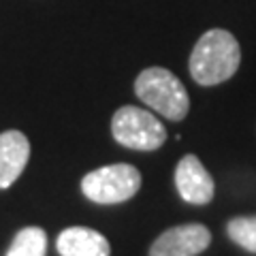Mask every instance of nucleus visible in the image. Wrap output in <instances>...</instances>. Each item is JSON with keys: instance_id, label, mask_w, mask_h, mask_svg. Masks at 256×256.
I'll use <instances>...</instances> for the list:
<instances>
[{"instance_id": "1", "label": "nucleus", "mask_w": 256, "mask_h": 256, "mask_svg": "<svg viewBox=\"0 0 256 256\" xmlns=\"http://www.w3.org/2000/svg\"><path fill=\"white\" fill-rule=\"evenodd\" d=\"M242 62V50L228 30H207L190 54V75L198 86H218L230 79Z\"/></svg>"}, {"instance_id": "2", "label": "nucleus", "mask_w": 256, "mask_h": 256, "mask_svg": "<svg viewBox=\"0 0 256 256\" xmlns=\"http://www.w3.org/2000/svg\"><path fill=\"white\" fill-rule=\"evenodd\" d=\"M134 92L150 109L158 111L160 116L180 122L188 116L190 98L184 84L171 70L162 66H150L137 77Z\"/></svg>"}, {"instance_id": "3", "label": "nucleus", "mask_w": 256, "mask_h": 256, "mask_svg": "<svg viewBox=\"0 0 256 256\" xmlns=\"http://www.w3.org/2000/svg\"><path fill=\"white\" fill-rule=\"evenodd\" d=\"M141 188V173L132 164H109L90 171L82 180V190L98 205H116L132 198Z\"/></svg>"}, {"instance_id": "4", "label": "nucleus", "mask_w": 256, "mask_h": 256, "mask_svg": "<svg viewBox=\"0 0 256 256\" xmlns=\"http://www.w3.org/2000/svg\"><path fill=\"white\" fill-rule=\"evenodd\" d=\"M111 132L120 146L139 152H154L166 141V130L160 120L139 107L118 109L111 120Z\"/></svg>"}, {"instance_id": "5", "label": "nucleus", "mask_w": 256, "mask_h": 256, "mask_svg": "<svg viewBox=\"0 0 256 256\" xmlns=\"http://www.w3.org/2000/svg\"><path fill=\"white\" fill-rule=\"evenodd\" d=\"M212 244V233L203 224H182L164 230L150 248V256H196Z\"/></svg>"}, {"instance_id": "6", "label": "nucleus", "mask_w": 256, "mask_h": 256, "mask_svg": "<svg viewBox=\"0 0 256 256\" xmlns=\"http://www.w3.org/2000/svg\"><path fill=\"white\" fill-rule=\"evenodd\" d=\"M175 186H178L180 196L192 205H207L214 198V180L207 173L194 154H186L175 169Z\"/></svg>"}, {"instance_id": "7", "label": "nucleus", "mask_w": 256, "mask_h": 256, "mask_svg": "<svg viewBox=\"0 0 256 256\" xmlns=\"http://www.w3.org/2000/svg\"><path fill=\"white\" fill-rule=\"evenodd\" d=\"M30 158V143L20 130H6L0 134V190L11 184L26 169Z\"/></svg>"}, {"instance_id": "8", "label": "nucleus", "mask_w": 256, "mask_h": 256, "mask_svg": "<svg viewBox=\"0 0 256 256\" xmlns=\"http://www.w3.org/2000/svg\"><path fill=\"white\" fill-rule=\"evenodd\" d=\"M58 252L60 256H109L111 246L105 235L94 228L86 226H70L62 230L58 237Z\"/></svg>"}, {"instance_id": "9", "label": "nucleus", "mask_w": 256, "mask_h": 256, "mask_svg": "<svg viewBox=\"0 0 256 256\" xmlns=\"http://www.w3.org/2000/svg\"><path fill=\"white\" fill-rule=\"evenodd\" d=\"M47 235L38 226H26L15 235L6 256H45Z\"/></svg>"}, {"instance_id": "10", "label": "nucleus", "mask_w": 256, "mask_h": 256, "mask_svg": "<svg viewBox=\"0 0 256 256\" xmlns=\"http://www.w3.org/2000/svg\"><path fill=\"white\" fill-rule=\"evenodd\" d=\"M226 233L237 246L256 254V216H239L226 224Z\"/></svg>"}]
</instances>
